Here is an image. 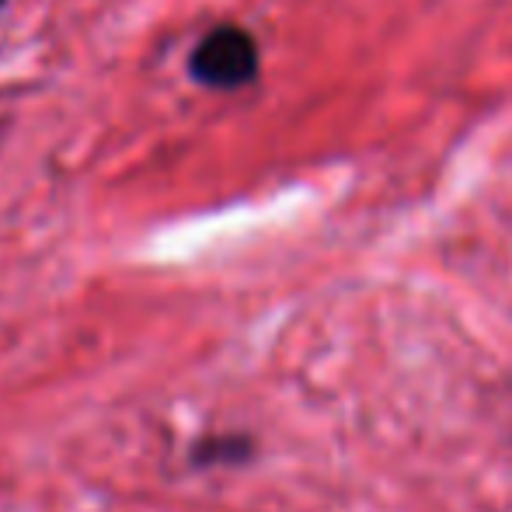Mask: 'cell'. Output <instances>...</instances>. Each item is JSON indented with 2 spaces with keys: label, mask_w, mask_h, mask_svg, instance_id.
I'll return each instance as SVG.
<instances>
[{
  "label": "cell",
  "mask_w": 512,
  "mask_h": 512,
  "mask_svg": "<svg viewBox=\"0 0 512 512\" xmlns=\"http://www.w3.org/2000/svg\"><path fill=\"white\" fill-rule=\"evenodd\" d=\"M258 453L255 439L248 432H216L192 446L196 467H244Z\"/></svg>",
  "instance_id": "cell-2"
},
{
  "label": "cell",
  "mask_w": 512,
  "mask_h": 512,
  "mask_svg": "<svg viewBox=\"0 0 512 512\" xmlns=\"http://www.w3.org/2000/svg\"><path fill=\"white\" fill-rule=\"evenodd\" d=\"M258 67H262L258 42L241 25H216L199 39V46L189 56L192 81L213 91L248 88L258 77Z\"/></svg>",
  "instance_id": "cell-1"
},
{
  "label": "cell",
  "mask_w": 512,
  "mask_h": 512,
  "mask_svg": "<svg viewBox=\"0 0 512 512\" xmlns=\"http://www.w3.org/2000/svg\"><path fill=\"white\" fill-rule=\"evenodd\" d=\"M4 4H7V0H0V7H4Z\"/></svg>",
  "instance_id": "cell-3"
}]
</instances>
